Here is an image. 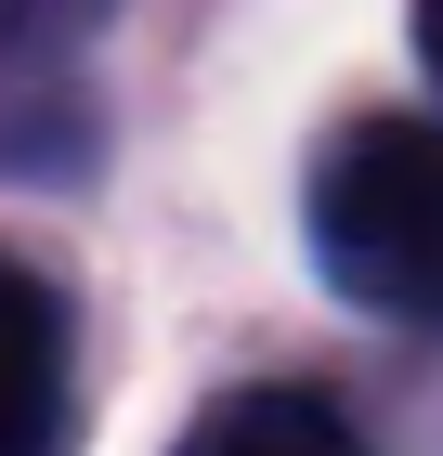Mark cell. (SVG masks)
Listing matches in <instances>:
<instances>
[{"label":"cell","instance_id":"cell-4","mask_svg":"<svg viewBox=\"0 0 443 456\" xmlns=\"http://www.w3.org/2000/svg\"><path fill=\"white\" fill-rule=\"evenodd\" d=\"M417 53H431V78H443V0H417Z\"/></svg>","mask_w":443,"mask_h":456},{"label":"cell","instance_id":"cell-3","mask_svg":"<svg viewBox=\"0 0 443 456\" xmlns=\"http://www.w3.org/2000/svg\"><path fill=\"white\" fill-rule=\"evenodd\" d=\"M170 456H365L340 430V404H313V391H222Z\"/></svg>","mask_w":443,"mask_h":456},{"label":"cell","instance_id":"cell-1","mask_svg":"<svg viewBox=\"0 0 443 456\" xmlns=\"http://www.w3.org/2000/svg\"><path fill=\"white\" fill-rule=\"evenodd\" d=\"M313 261L365 314L443 326V118H352L313 170Z\"/></svg>","mask_w":443,"mask_h":456},{"label":"cell","instance_id":"cell-2","mask_svg":"<svg viewBox=\"0 0 443 456\" xmlns=\"http://www.w3.org/2000/svg\"><path fill=\"white\" fill-rule=\"evenodd\" d=\"M66 444V314L27 261H0V456Z\"/></svg>","mask_w":443,"mask_h":456}]
</instances>
